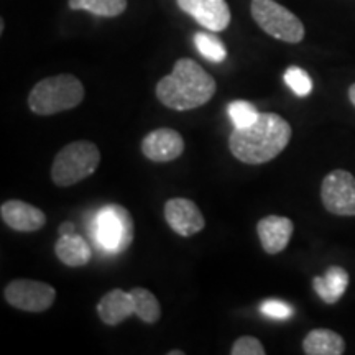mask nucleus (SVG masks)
I'll return each instance as SVG.
<instances>
[{
  "label": "nucleus",
  "mask_w": 355,
  "mask_h": 355,
  "mask_svg": "<svg viewBox=\"0 0 355 355\" xmlns=\"http://www.w3.org/2000/svg\"><path fill=\"white\" fill-rule=\"evenodd\" d=\"M291 135L290 122L282 115L263 112L250 125L234 128L229 137V148L245 165H263L286 148Z\"/></svg>",
  "instance_id": "nucleus-1"
},
{
  "label": "nucleus",
  "mask_w": 355,
  "mask_h": 355,
  "mask_svg": "<svg viewBox=\"0 0 355 355\" xmlns=\"http://www.w3.org/2000/svg\"><path fill=\"white\" fill-rule=\"evenodd\" d=\"M217 91L214 78L189 58L178 60L168 76L157 84V97L168 109L184 112L202 107Z\"/></svg>",
  "instance_id": "nucleus-2"
},
{
  "label": "nucleus",
  "mask_w": 355,
  "mask_h": 355,
  "mask_svg": "<svg viewBox=\"0 0 355 355\" xmlns=\"http://www.w3.org/2000/svg\"><path fill=\"white\" fill-rule=\"evenodd\" d=\"M84 99V86L73 74L44 78L28 94V107L37 115H55L78 107Z\"/></svg>",
  "instance_id": "nucleus-3"
},
{
  "label": "nucleus",
  "mask_w": 355,
  "mask_h": 355,
  "mask_svg": "<svg viewBox=\"0 0 355 355\" xmlns=\"http://www.w3.org/2000/svg\"><path fill=\"white\" fill-rule=\"evenodd\" d=\"M101 152L94 141L76 140L56 153L51 165V180L60 188L81 183L97 170Z\"/></svg>",
  "instance_id": "nucleus-4"
},
{
  "label": "nucleus",
  "mask_w": 355,
  "mask_h": 355,
  "mask_svg": "<svg viewBox=\"0 0 355 355\" xmlns=\"http://www.w3.org/2000/svg\"><path fill=\"white\" fill-rule=\"evenodd\" d=\"M252 19L270 37L285 43H300L304 38V25L295 13L275 0H252Z\"/></svg>",
  "instance_id": "nucleus-5"
},
{
  "label": "nucleus",
  "mask_w": 355,
  "mask_h": 355,
  "mask_svg": "<svg viewBox=\"0 0 355 355\" xmlns=\"http://www.w3.org/2000/svg\"><path fill=\"white\" fill-rule=\"evenodd\" d=\"M94 230L97 243L109 254L119 255L132 245L135 225L128 209L121 204H107L97 212Z\"/></svg>",
  "instance_id": "nucleus-6"
},
{
  "label": "nucleus",
  "mask_w": 355,
  "mask_h": 355,
  "mask_svg": "<svg viewBox=\"0 0 355 355\" xmlns=\"http://www.w3.org/2000/svg\"><path fill=\"white\" fill-rule=\"evenodd\" d=\"M3 298L13 308L26 313H43L56 300V290L37 279H13L3 290Z\"/></svg>",
  "instance_id": "nucleus-7"
},
{
  "label": "nucleus",
  "mask_w": 355,
  "mask_h": 355,
  "mask_svg": "<svg viewBox=\"0 0 355 355\" xmlns=\"http://www.w3.org/2000/svg\"><path fill=\"white\" fill-rule=\"evenodd\" d=\"M321 201L334 216H355V176L345 170H334L322 180Z\"/></svg>",
  "instance_id": "nucleus-8"
},
{
  "label": "nucleus",
  "mask_w": 355,
  "mask_h": 355,
  "mask_svg": "<svg viewBox=\"0 0 355 355\" xmlns=\"http://www.w3.org/2000/svg\"><path fill=\"white\" fill-rule=\"evenodd\" d=\"M165 220L173 232L181 237L196 235L206 227V219L198 204L186 198H173L166 201Z\"/></svg>",
  "instance_id": "nucleus-9"
},
{
  "label": "nucleus",
  "mask_w": 355,
  "mask_h": 355,
  "mask_svg": "<svg viewBox=\"0 0 355 355\" xmlns=\"http://www.w3.org/2000/svg\"><path fill=\"white\" fill-rule=\"evenodd\" d=\"M178 7L209 32H224L230 24V8L225 0H176Z\"/></svg>",
  "instance_id": "nucleus-10"
},
{
  "label": "nucleus",
  "mask_w": 355,
  "mask_h": 355,
  "mask_svg": "<svg viewBox=\"0 0 355 355\" xmlns=\"http://www.w3.org/2000/svg\"><path fill=\"white\" fill-rule=\"evenodd\" d=\"M184 152V140L173 128H157L141 140V153L153 163L175 162Z\"/></svg>",
  "instance_id": "nucleus-11"
},
{
  "label": "nucleus",
  "mask_w": 355,
  "mask_h": 355,
  "mask_svg": "<svg viewBox=\"0 0 355 355\" xmlns=\"http://www.w3.org/2000/svg\"><path fill=\"white\" fill-rule=\"evenodd\" d=\"M0 216H2L3 224L17 232H37L46 224V216L42 209L20 199H10L3 202L0 206Z\"/></svg>",
  "instance_id": "nucleus-12"
},
{
  "label": "nucleus",
  "mask_w": 355,
  "mask_h": 355,
  "mask_svg": "<svg viewBox=\"0 0 355 355\" xmlns=\"http://www.w3.org/2000/svg\"><path fill=\"white\" fill-rule=\"evenodd\" d=\"M295 230L291 219L283 216L261 217L257 224V234L261 242V247L268 255L282 254L290 243V239Z\"/></svg>",
  "instance_id": "nucleus-13"
},
{
  "label": "nucleus",
  "mask_w": 355,
  "mask_h": 355,
  "mask_svg": "<svg viewBox=\"0 0 355 355\" xmlns=\"http://www.w3.org/2000/svg\"><path fill=\"white\" fill-rule=\"evenodd\" d=\"M97 314L101 321L107 326H119V324L135 314V306L130 293H125L121 288L110 290L102 296L97 304Z\"/></svg>",
  "instance_id": "nucleus-14"
},
{
  "label": "nucleus",
  "mask_w": 355,
  "mask_h": 355,
  "mask_svg": "<svg viewBox=\"0 0 355 355\" xmlns=\"http://www.w3.org/2000/svg\"><path fill=\"white\" fill-rule=\"evenodd\" d=\"M55 254L60 261L71 268H79V266L87 265L91 261V247L84 241L81 235H60L55 243Z\"/></svg>",
  "instance_id": "nucleus-15"
},
{
  "label": "nucleus",
  "mask_w": 355,
  "mask_h": 355,
  "mask_svg": "<svg viewBox=\"0 0 355 355\" xmlns=\"http://www.w3.org/2000/svg\"><path fill=\"white\" fill-rule=\"evenodd\" d=\"M349 286V273L343 266H331L324 277L313 279V288L326 304H336Z\"/></svg>",
  "instance_id": "nucleus-16"
},
{
  "label": "nucleus",
  "mask_w": 355,
  "mask_h": 355,
  "mask_svg": "<svg viewBox=\"0 0 355 355\" xmlns=\"http://www.w3.org/2000/svg\"><path fill=\"white\" fill-rule=\"evenodd\" d=\"M303 352L306 355H343L345 340L331 329H313L304 337Z\"/></svg>",
  "instance_id": "nucleus-17"
},
{
  "label": "nucleus",
  "mask_w": 355,
  "mask_h": 355,
  "mask_svg": "<svg viewBox=\"0 0 355 355\" xmlns=\"http://www.w3.org/2000/svg\"><path fill=\"white\" fill-rule=\"evenodd\" d=\"M135 306V316L146 324H155L162 318V306H159L157 296L145 288H133L130 291Z\"/></svg>",
  "instance_id": "nucleus-18"
},
{
  "label": "nucleus",
  "mask_w": 355,
  "mask_h": 355,
  "mask_svg": "<svg viewBox=\"0 0 355 355\" xmlns=\"http://www.w3.org/2000/svg\"><path fill=\"white\" fill-rule=\"evenodd\" d=\"M68 6L71 10H86L92 15L112 19L127 10V0H68Z\"/></svg>",
  "instance_id": "nucleus-19"
},
{
  "label": "nucleus",
  "mask_w": 355,
  "mask_h": 355,
  "mask_svg": "<svg viewBox=\"0 0 355 355\" xmlns=\"http://www.w3.org/2000/svg\"><path fill=\"white\" fill-rule=\"evenodd\" d=\"M194 46L211 63H222L227 58V48L222 40L212 33L198 32L194 35Z\"/></svg>",
  "instance_id": "nucleus-20"
},
{
  "label": "nucleus",
  "mask_w": 355,
  "mask_h": 355,
  "mask_svg": "<svg viewBox=\"0 0 355 355\" xmlns=\"http://www.w3.org/2000/svg\"><path fill=\"white\" fill-rule=\"evenodd\" d=\"M285 83L298 97H308L313 92V79L304 69L298 66H290L285 71Z\"/></svg>",
  "instance_id": "nucleus-21"
},
{
  "label": "nucleus",
  "mask_w": 355,
  "mask_h": 355,
  "mask_svg": "<svg viewBox=\"0 0 355 355\" xmlns=\"http://www.w3.org/2000/svg\"><path fill=\"white\" fill-rule=\"evenodd\" d=\"M229 117L235 127H247L259 119L260 112L247 101H234L229 104Z\"/></svg>",
  "instance_id": "nucleus-22"
},
{
  "label": "nucleus",
  "mask_w": 355,
  "mask_h": 355,
  "mask_svg": "<svg viewBox=\"0 0 355 355\" xmlns=\"http://www.w3.org/2000/svg\"><path fill=\"white\" fill-rule=\"evenodd\" d=\"M232 355H265L266 350L263 344L254 336H242L235 340L232 349H230Z\"/></svg>",
  "instance_id": "nucleus-23"
},
{
  "label": "nucleus",
  "mask_w": 355,
  "mask_h": 355,
  "mask_svg": "<svg viewBox=\"0 0 355 355\" xmlns=\"http://www.w3.org/2000/svg\"><path fill=\"white\" fill-rule=\"evenodd\" d=\"M260 311L265 316L278 319V321H285V319H290L293 316L291 306L279 300H265L263 303L260 304Z\"/></svg>",
  "instance_id": "nucleus-24"
},
{
  "label": "nucleus",
  "mask_w": 355,
  "mask_h": 355,
  "mask_svg": "<svg viewBox=\"0 0 355 355\" xmlns=\"http://www.w3.org/2000/svg\"><path fill=\"white\" fill-rule=\"evenodd\" d=\"M74 230H76V225H74L73 222H63V224L60 225V229H58V232H60V235H71L76 234Z\"/></svg>",
  "instance_id": "nucleus-25"
},
{
  "label": "nucleus",
  "mask_w": 355,
  "mask_h": 355,
  "mask_svg": "<svg viewBox=\"0 0 355 355\" xmlns=\"http://www.w3.org/2000/svg\"><path fill=\"white\" fill-rule=\"evenodd\" d=\"M349 99H350V102H352L354 107H355V83L349 87Z\"/></svg>",
  "instance_id": "nucleus-26"
},
{
  "label": "nucleus",
  "mask_w": 355,
  "mask_h": 355,
  "mask_svg": "<svg viewBox=\"0 0 355 355\" xmlns=\"http://www.w3.org/2000/svg\"><path fill=\"white\" fill-rule=\"evenodd\" d=\"M184 352L183 350H170V352H168V355H183Z\"/></svg>",
  "instance_id": "nucleus-27"
},
{
  "label": "nucleus",
  "mask_w": 355,
  "mask_h": 355,
  "mask_svg": "<svg viewBox=\"0 0 355 355\" xmlns=\"http://www.w3.org/2000/svg\"><path fill=\"white\" fill-rule=\"evenodd\" d=\"M3 28H6V24H3V20L0 21V33H3Z\"/></svg>",
  "instance_id": "nucleus-28"
}]
</instances>
